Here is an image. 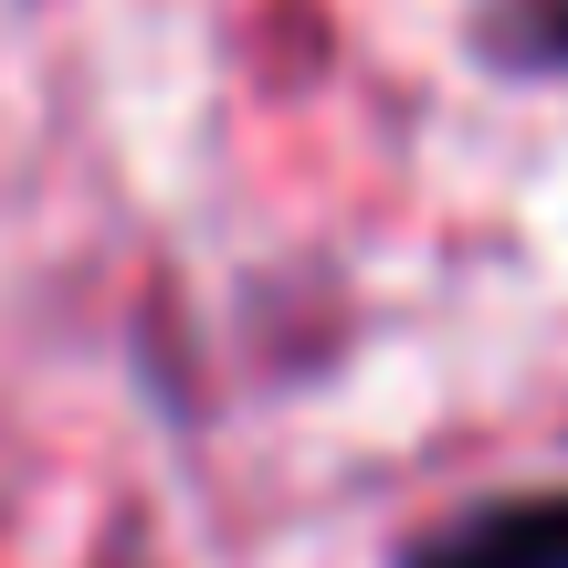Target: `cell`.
<instances>
[{
    "label": "cell",
    "instance_id": "6da1fadb",
    "mask_svg": "<svg viewBox=\"0 0 568 568\" xmlns=\"http://www.w3.org/2000/svg\"><path fill=\"white\" fill-rule=\"evenodd\" d=\"M389 568H568V485L453 506L443 527H422Z\"/></svg>",
    "mask_w": 568,
    "mask_h": 568
},
{
    "label": "cell",
    "instance_id": "7a4b0ae2",
    "mask_svg": "<svg viewBox=\"0 0 568 568\" xmlns=\"http://www.w3.org/2000/svg\"><path fill=\"white\" fill-rule=\"evenodd\" d=\"M485 63H506V74H568V0H506L485 21Z\"/></svg>",
    "mask_w": 568,
    "mask_h": 568
}]
</instances>
